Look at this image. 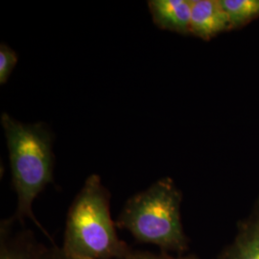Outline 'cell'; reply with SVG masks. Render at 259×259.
<instances>
[{
	"label": "cell",
	"mask_w": 259,
	"mask_h": 259,
	"mask_svg": "<svg viewBox=\"0 0 259 259\" xmlns=\"http://www.w3.org/2000/svg\"><path fill=\"white\" fill-rule=\"evenodd\" d=\"M110 211V193L93 174L76 195L66 216L61 247L76 259H125L131 251L121 240Z\"/></svg>",
	"instance_id": "cell-1"
},
{
	"label": "cell",
	"mask_w": 259,
	"mask_h": 259,
	"mask_svg": "<svg viewBox=\"0 0 259 259\" xmlns=\"http://www.w3.org/2000/svg\"><path fill=\"white\" fill-rule=\"evenodd\" d=\"M1 123L9 150L12 184L18 197L16 217L31 219L50 238L36 219L32 204L53 182L52 136L44 123L23 124L8 113L1 115Z\"/></svg>",
	"instance_id": "cell-2"
},
{
	"label": "cell",
	"mask_w": 259,
	"mask_h": 259,
	"mask_svg": "<svg viewBox=\"0 0 259 259\" xmlns=\"http://www.w3.org/2000/svg\"><path fill=\"white\" fill-rule=\"evenodd\" d=\"M182 191L171 178H163L131 197L116 225L137 240L182 255L189 240L182 222Z\"/></svg>",
	"instance_id": "cell-3"
},
{
	"label": "cell",
	"mask_w": 259,
	"mask_h": 259,
	"mask_svg": "<svg viewBox=\"0 0 259 259\" xmlns=\"http://www.w3.org/2000/svg\"><path fill=\"white\" fill-rule=\"evenodd\" d=\"M229 31L232 28L220 0H191L189 35L210 40Z\"/></svg>",
	"instance_id": "cell-4"
},
{
	"label": "cell",
	"mask_w": 259,
	"mask_h": 259,
	"mask_svg": "<svg viewBox=\"0 0 259 259\" xmlns=\"http://www.w3.org/2000/svg\"><path fill=\"white\" fill-rule=\"evenodd\" d=\"M217 259H259V196L250 214L237 224L233 240Z\"/></svg>",
	"instance_id": "cell-5"
},
{
	"label": "cell",
	"mask_w": 259,
	"mask_h": 259,
	"mask_svg": "<svg viewBox=\"0 0 259 259\" xmlns=\"http://www.w3.org/2000/svg\"><path fill=\"white\" fill-rule=\"evenodd\" d=\"M148 7L157 27L189 35L191 19V0H151Z\"/></svg>",
	"instance_id": "cell-6"
},
{
	"label": "cell",
	"mask_w": 259,
	"mask_h": 259,
	"mask_svg": "<svg viewBox=\"0 0 259 259\" xmlns=\"http://www.w3.org/2000/svg\"><path fill=\"white\" fill-rule=\"evenodd\" d=\"M12 220L2 221L0 229V259H45L47 249L25 232L11 233Z\"/></svg>",
	"instance_id": "cell-7"
},
{
	"label": "cell",
	"mask_w": 259,
	"mask_h": 259,
	"mask_svg": "<svg viewBox=\"0 0 259 259\" xmlns=\"http://www.w3.org/2000/svg\"><path fill=\"white\" fill-rule=\"evenodd\" d=\"M232 30L245 27L259 19V0H220Z\"/></svg>",
	"instance_id": "cell-8"
},
{
	"label": "cell",
	"mask_w": 259,
	"mask_h": 259,
	"mask_svg": "<svg viewBox=\"0 0 259 259\" xmlns=\"http://www.w3.org/2000/svg\"><path fill=\"white\" fill-rule=\"evenodd\" d=\"M19 61V57L15 50L5 44L0 46V83H7L15 66Z\"/></svg>",
	"instance_id": "cell-9"
},
{
	"label": "cell",
	"mask_w": 259,
	"mask_h": 259,
	"mask_svg": "<svg viewBox=\"0 0 259 259\" xmlns=\"http://www.w3.org/2000/svg\"><path fill=\"white\" fill-rule=\"evenodd\" d=\"M125 259H200L195 254H187V255H178L171 256L167 253L156 254L148 251H139V250H131L129 254Z\"/></svg>",
	"instance_id": "cell-10"
},
{
	"label": "cell",
	"mask_w": 259,
	"mask_h": 259,
	"mask_svg": "<svg viewBox=\"0 0 259 259\" xmlns=\"http://www.w3.org/2000/svg\"><path fill=\"white\" fill-rule=\"evenodd\" d=\"M45 259H76L68 256L62 250V248L54 247L52 249H47Z\"/></svg>",
	"instance_id": "cell-11"
}]
</instances>
